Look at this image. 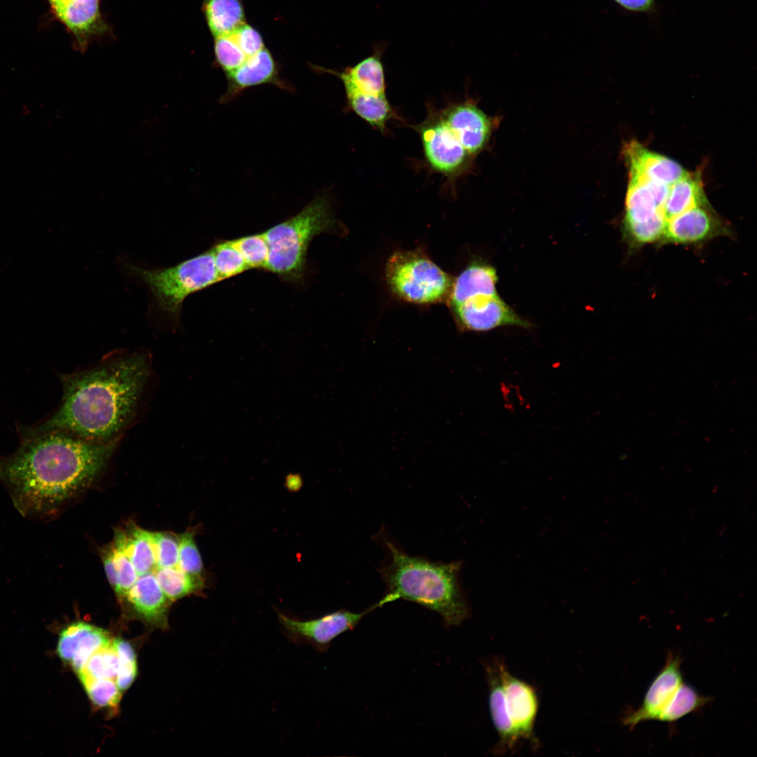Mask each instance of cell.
I'll use <instances>...</instances> for the list:
<instances>
[{"instance_id": "cell-4", "label": "cell", "mask_w": 757, "mask_h": 757, "mask_svg": "<svg viewBox=\"0 0 757 757\" xmlns=\"http://www.w3.org/2000/svg\"><path fill=\"white\" fill-rule=\"evenodd\" d=\"M335 226L327 198L315 197L298 214L263 232L269 248L266 270L287 280L301 278L310 243Z\"/></svg>"}, {"instance_id": "cell-34", "label": "cell", "mask_w": 757, "mask_h": 757, "mask_svg": "<svg viewBox=\"0 0 757 757\" xmlns=\"http://www.w3.org/2000/svg\"><path fill=\"white\" fill-rule=\"evenodd\" d=\"M216 62L226 74L240 67L247 59L231 33L214 38Z\"/></svg>"}, {"instance_id": "cell-35", "label": "cell", "mask_w": 757, "mask_h": 757, "mask_svg": "<svg viewBox=\"0 0 757 757\" xmlns=\"http://www.w3.org/2000/svg\"><path fill=\"white\" fill-rule=\"evenodd\" d=\"M178 541V568L191 575L203 578V564L195 541L194 533L190 531L180 534Z\"/></svg>"}, {"instance_id": "cell-29", "label": "cell", "mask_w": 757, "mask_h": 757, "mask_svg": "<svg viewBox=\"0 0 757 757\" xmlns=\"http://www.w3.org/2000/svg\"><path fill=\"white\" fill-rule=\"evenodd\" d=\"M118 660L113 641L94 653L83 668L77 673L79 677L107 678L116 681Z\"/></svg>"}, {"instance_id": "cell-8", "label": "cell", "mask_w": 757, "mask_h": 757, "mask_svg": "<svg viewBox=\"0 0 757 757\" xmlns=\"http://www.w3.org/2000/svg\"><path fill=\"white\" fill-rule=\"evenodd\" d=\"M387 603L384 597L360 613L341 609L309 620L289 618L278 613V621L289 641L306 644L320 652L326 651L332 641L340 634L353 629L368 613Z\"/></svg>"}, {"instance_id": "cell-5", "label": "cell", "mask_w": 757, "mask_h": 757, "mask_svg": "<svg viewBox=\"0 0 757 757\" xmlns=\"http://www.w3.org/2000/svg\"><path fill=\"white\" fill-rule=\"evenodd\" d=\"M127 269L149 288L158 308L177 322L187 296L221 281L212 249L168 268L128 264Z\"/></svg>"}, {"instance_id": "cell-33", "label": "cell", "mask_w": 757, "mask_h": 757, "mask_svg": "<svg viewBox=\"0 0 757 757\" xmlns=\"http://www.w3.org/2000/svg\"><path fill=\"white\" fill-rule=\"evenodd\" d=\"M92 702L100 708H116L121 700V691L116 681L79 677Z\"/></svg>"}, {"instance_id": "cell-20", "label": "cell", "mask_w": 757, "mask_h": 757, "mask_svg": "<svg viewBox=\"0 0 757 757\" xmlns=\"http://www.w3.org/2000/svg\"><path fill=\"white\" fill-rule=\"evenodd\" d=\"M384 50V45H376L370 55L355 65L348 67L341 71H328L341 80L344 88H352L371 95H385L386 77L381 60Z\"/></svg>"}, {"instance_id": "cell-6", "label": "cell", "mask_w": 757, "mask_h": 757, "mask_svg": "<svg viewBox=\"0 0 757 757\" xmlns=\"http://www.w3.org/2000/svg\"><path fill=\"white\" fill-rule=\"evenodd\" d=\"M386 277L392 292L415 304H431L449 297L453 280L424 253L398 251L388 259Z\"/></svg>"}, {"instance_id": "cell-19", "label": "cell", "mask_w": 757, "mask_h": 757, "mask_svg": "<svg viewBox=\"0 0 757 757\" xmlns=\"http://www.w3.org/2000/svg\"><path fill=\"white\" fill-rule=\"evenodd\" d=\"M500 661L485 665L489 686V704L491 717L498 736V751L512 750L519 742L510 720L506 706Z\"/></svg>"}, {"instance_id": "cell-24", "label": "cell", "mask_w": 757, "mask_h": 757, "mask_svg": "<svg viewBox=\"0 0 757 757\" xmlns=\"http://www.w3.org/2000/svg\"><path fill=\"white\" fill-rule=\"evenodd\" d=\"M348 106L362 120L383 132L387 122L395 117V112L386 94L371 95L345 88Z\"/></svg>"}, {"instance_id": "cell-11", "label": "cell", "mask_w": 757, "mask_h": 757, "mask_svg": "<svg viewBox=\"0 0 757 757\" xmlns=\"http://www.w3.org/2000/svg\"><path fill=\"white\" fill-rule=\"evenodd\" d=\"M681 663L682 660L678 655L671 652L667 654L664 665L648 687L641 705L623 718L624 725L633 729L642 722L657 721L684 681L681 671Z\"/></svg>"}, {"instance_id": "cell-18", "label": "cell", "mask_w": 757, "mask_h": 757, "mask_svg": "<svg viewBox=\"0 0 757 757\" xmlns=\"http://www.w3.org/2000/svg\"><path fill=\"white\" fill-rule=\"evenodd\" d=\"M148 573L137 579L125 598L135 613L146 622L166 628L171 602L162 591L155 574Z\"/></svg>"}, {"instance_id": "cell-10", "label": "cell", "mask_w": 757, "mask_h": 757, "mask_svg": "<svg viewBox=\"0 0 757 757\" xmlns=\"http://www.w3.org/2000/svg\"><path fill=\"white\" fill-rule=\"evenodd\" d=\"M450 307L458 327L464 331L486 332L503 326L529 329L532 326L498 294H477Z\"/></svg>"}, {"instance_id": "cell-38", "label": "cell", "mask_w": 757, "mask_h": 757, "mask_svg": "<svg viewBox=\"0 0 757 757\" xmlns=\"http://www.w3.org/2000/svg\"><path fill=\"white\" fill-rule=\"evenodd\" d=\"M231 34L247 58L264 48L260 33L245 22L231 32Z\"/></svg>"}, {"instance_id": "cell-17", "label": "cell", "mask_w": 757, "mask_h": 757, "mask_svg": "<svg viewBox=\"0 0 757 757\" xmlns=\"http://www.w3.org/2000/svg\"><path fill=\"white\" fill-rule=\"evenodd\" d=\"M228 88L223 96L225 102L239 95L243 90L255 86L273 83L286 88L278 77L276 63L270 51L265 47L247 60L236 70L226 74Z\"/></svg>"}, {"instance_id": "cell-13", "label": "cell", "mask_w": 757, "mask_h": 757, "mask_svg": "<svg viewBox=\"0 0 757 757\" xmlns=\"http://www.w3.org/2000/svg\"><path fill=\"white\" fill-rule=\"evenodd\" d=\"M440 116L470 155L481 151L489 142L491 120L475 104L470 102L454 104Z\"/></svg>"}, {"instance_id": "cell-32", "label": "cell", "mask_w": 757, "mask_h": 757, "mask_svg": "<svg viewBox=\"0 0 757 757\" xmlns=\"http://www.w3.org/2000/svg\"><path fill=\"white\" fill-rule=\"evenodd\" d=\"M123 540L124 532L117 531L114 545L111 547L117 574V585L114 591L120 598H125L137 579L135 569L124 550Z\"/></svg>"}, {"instance_id": "cell-7", "label": "cell", "mask_w": 757, "mask_h": 757, "mask_svg": "<svg viewBox=\"0 0 757 757\" xmlns=\"http://www.w3.org/2000/svg\"><path fill=\"white\" fill-rule=\"evenodd\" d=\"M624 230L629 240L644 245L661 240L666 226L664 205L669 186L629 176Z\"/></svg>"}, {"instance_id": "cell-3", "label": "cell", "mask_w": 757, "mask_h": 757, "mask_svg": "<svg viewBox=\"0 0 757 757\" xmlns=\"http://www.w3.org/2000/svg\"><path fill=\"white\" fill-rule=\"evenodd\" d=\"M387 561L377 568L391 602L404 599L438 613L446 627L458 626L470 614L461 581L462 562L434 561L406 553L386 535L381 536Z\"/></svg>"}, {"instance_id": "cell-23", "label": "cell", "mask_w": 757, "mask_h": 757, "mask_svg": "<svg viewBox=\"0 0 757 757\" xmlns=\"http://www.w3.org/2000/svg\"><path fill=\"white\" fill-rule=\"evenodd\" d=\"M56 15L79 39L84 41L104 29L99 0H70Z\"/></svg>"}, {"instance_id": "cell-21", "label": "cell", "mask_w": 757, "mask_h": 757, "mask_svg": "<svg viewBox=\"0 0 757 757\" xmlns=\"http://www.w3.org/2000/svg\"><path fill=\"white\" fill-rule=\"evenodd\" d=\"M498 280L496 271L493 266L479 261H472L453 280L449 295L450 306L477 294H498Z\"/></svg>"}, {"instance_id": "cell-1", "label": "cell", "mask_w": 757, "mask_h": 757, "mask_svg": "<svg viewBox=\"0 0 757 757\" xmlns=\"http://www.w3.org/2000/svg\"><path fill=\"white\" fill-rule=\"evenodd\" d=\"M116 441L97 442L50 430L24 437L18 449L0 460V480L25 517L53 516L101 473Z\"/></svg>"}, {"instance_id": "cell-41", "label": "cell", "mask_w": 757, "mask_h": 757, "mask_svg": "<svg viewBox=\"0 0 757 757\" xmlns=\"http://www.w3.org/2000/svg\"><path fill=\"white\" fill-rule=\"evenodd\" d=\"M52 6L54 11L57 14L59 13L70 0H48Z\"/></svg>"}, {"instance_id": "cell-39", "label": "cell", "mask_w": 757, "mask_h": 757, "mask_svg": "<svg viewBox=\"0 0 757 757\" xmlns=\"http://www.w3.org/2000/svg\"><path fill=\"white\" fill-rule=\"evenodd\" d=\"M102 559L108 581L114 590L117 585V574L111 547L104 551Z\"/></svg>"}, {"instance_id": "cell-14", "label": "cell", "mask_w": 757, "mask_h": 757, "mask_svg": "<svg viewBox=\"0 0 757 757\" xmlns=\"http://www.w3.org/2000/svg\"><path fill=\"white\" fill-rule=\"evenodd\" d=\"M111 641L106 630L78 621L71 623L60 632L57 654L77 674L94 653Z\"/></svg>"}, {"instance_id": "cell-9", "label": "cell", "mask_w": 757, "mask_h": 757, "mask_svg": "<svg viewBox=\"0 0 757 757\" xmlns=\"http://www.w3.org/2000/svg\"><path fill=\"white\" fill-rule=\"evenodd\" d=\"M418 130L425 158L433 170L446 176H453L465 169L470 155L440 114L428 118Z\"/></svg>"}, {"instance_id": "cell-15", "label": "cell", "mask_w": 757, "mask_h": 757, "mask_svg": "<svg viewBox=\"0 0 757 757\" xmlns=\"http://www.w3.org/2000/svg\"><path fill=\"white\" fill-rule=\"evenodd\" d=\"M723 231V225L707 209V205L699 206L669 219L662 240L679 244L695 243Z\"/></svg>"}, {"instance_id": "cell-25", "label": "cell", "mask_w": 757, "mask_h": 757, "mask_svg": "<svg viewBox=\"0 0 757 757\" xmlns=\"http://www.w3.org/2000/svg\"><path fill=\"white\" fill-rule=\"evenodd\" d=\"M203 11L214 38L228 34L245 22L242 0H204Z\"/></svg>"}, {"instance_id": "cell-2", "label": "cell", "mask_w": 757, "mask_h": 757, "mask_svg": "<svg viewBox=\"0 0 757 757\" xmlns=\"http://www.w3.org/2000/svg\"><path fill=\"white\" fill-rule=\"evenodd\" d=\"M149 370L147 355L134 353L62 376L60 407L24 435L62 430L97 442L115 440L135 415Z\"/></svg>"}, {"instance_id": "cell-26", "label": "cell", "mask_w": 757, "mask_h": 757, "mask_svg": "<svg viewBox=\"0 0 757 757\" xmlns=\"http://www.w3.org/2000/svg\"><path fill=\"white\" fill-rule=\"evenodd\" d=\"M128 533H124L123 547L137 575L142 576L151 572L155 566L157 568L151 532L133 526Z\"/></svg>"}, {"instance_id": "cell-27", "label": "cell", "mask_w": 757, "mask_h": 757, "mask_svg": "<svg viewBox=\"0 0 757 757\" xmlns=\"http://www.w3.org/2000/svg\"><path fill=\"white\" fill-rule=\"evenodd\" d=\"M155 575L162 591L171 602L197 593L205 587L203 578L191 575L177 566L158 568Z\"/></svg>"}, {"instance_id": "cell-30", "label": "cell", "mask_w": 757, "mask_h": 757, "mask_svg": "<svg viewBox=\"0 0 757 757\" xmlns=\"http://www.w3.org/2000/svg\"><path fill=\"white\" fill-rule=\"evenodd\" d=\"M211 249L215 268L221 281L236 276L249 269L242 255L231 240L219 242Z\"/></svg>"}, {"instance_id": "cell-31", "label": "cell", "mask_w": 757, "mask_h": 757, "mask_svg": "<svg viewBox=\"0 0 757 757\" xmlns=\"http://www.w3.org/2000/svg\"><path fill=\"white\" fill-rule=\"evenodd\" d=\"M249 269H266L269 248L264 233L231 240Z\"/></svg>"}, {"instance_id": "cell-40", "label": "cell", "mask_w": 757, "mask_h": 757, "mask_svg": "<svg viewBox=\"0 0 757 757\" xmlns=\"http://www.w3.org/2000/svg\"><path fill=\"white\" fill-rule=\"evenodd\" d=\"M629 11L644 12L652 8L654 0H613Z\"/></svg>"}, {"instance_id": "cell-12", "label": "cell", "mask_w": 757, "mask_h": 757, "mask_svg": "<svg viewBox=\"0 0 757 757\" xmlns=\"http://www.w3.org/2000/svg\"><path fill=\"white\" fill-rule=\"evenodd\" d=\"M500 671L508 714L519 741L537 742L534 725L538 711V699L534 688L512 675L504 662Z\"/></svg>"}, {"instance_id": "cell-16", "label": "cell", "mask_w": 757, "mask_h": 757, "mask_svg": "<svg viewBox=\"0 0 757 757\" xmlns=\"http://www.w3.org/2000/svg\"><path fill=\"white\" fill-rule=\"evenodd\" d=\"M624 153L629 174L656 183L669 186L688 173L674 161L648 150L635 140L625 146Z\"/></svg>"}, {"instance_id": "cell-36", "label": "cell", "mask_w": 757, "mask_h": 757, "mask_svg": "<svg viewBox=\"0 0 757 757\" xmlns=\"http://www.w3.org/2000/svg\"><path fill=\"white\" fill-rule=\"evenodd\" d=\"M112 641L118 660L116 683L123 692L131 686L136 677L137 673L136 656L132 646L127 641L115 639Z\"/></svg>"}, {"instance_id": "cell-28", "label": "cell", "mask_w": 757, "mask_h": 757, "mask_svg": "<svg viewBox=\"0 0 757 757\" xmlns=\"http://www.w3.org/2000/svg\"><path fill=\"white\" fill-rule=\"evenodd\" d=\"M711 698L700 695L684 681L679 686L672 699L662 710L657 721L673 723L700 710Z\"/></svg>"}, {"instance_id": "cell-22", "label": "cell", "mask_w": 757, "mask_h": 757, "mask_svg": "<svg viewBox=\"0 0 757 757\" xmlns=\"http://www.w3.org/2000/svg\"><path fill=\"white\" fill-rule=\"evenodd\" d=\"M707 205L700 173H687L669 186L664 205L667 221L692 208Z\"/></svg>"}, {"instance_id": "cell-37", "label": "cell", "mask_w": 757, "mask_h": 757, "mask_svg": "<svg viewBox=\"0 0 757 757\" xmlns=\"http://www.w3.org/2000/svg\"><path fill=\"white\" fill-rule=\"evenodd\" d=\"M151 542L157 568L176 567L177 566L178 538L169 533L151 532Z\"/></svg>"}]
</instances>
